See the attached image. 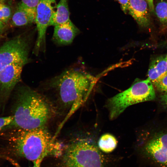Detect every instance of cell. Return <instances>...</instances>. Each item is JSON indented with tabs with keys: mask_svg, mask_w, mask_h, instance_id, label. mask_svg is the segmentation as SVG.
<instances>
[{
	"mask_svg": "<svg viewBox=\"0 0 167 167\" xmlns=\"http://www.w3.org/2000/svg\"><path fill=\"white\" fill-rule=\"evenodd\" d=\"M155 97L152 83L148 78L136 82L128 89L108 100L106 107L109 118L114 119L129 106L152 100Z\"/></svg>",
	"mask_w": 167,
	"mask_h": 167,
	"instance_id": "5b68a950",
	"label": "cell"
},
{
	"mask_svg": "<svg viewBox=\"0 0 167 167\" xmlns=\"http://www.w3.org/2000/svg\"><path fill=\"white\" fill-rule=\"evenodd\" d=\"M8 159L16 167H21L17 163L11 158H8ZM42 160H43L42 159H39L34 161L33 162L34 165L32 167H40L41 163Z\"/></svg>",
	"mask_w": 167,
	"mask_h": 167,
	"instance_id": "7402d4cb",
	"label": "cell"
},
{
	"mask_svg": "<svg viewBox=\"0 0 167 167\" xmlns=\"http://www.w3.org/2000/svg\"><path fill=\"white\" fill-rule=\"evenodd\" d=\"M40 1V0H21V2L29 7L36 8Z\"/></svg>",
	"mask_w": 167,
	"mask_h": 167,
	"instance_id": "ffe728a7",
	"label": "cell"
},
{
	"mask_svg": "<svg viewBox=\"0 0 167 167\" xmlns=\"http://www.w3.org/2000/svg\"><path fill=\"white\" fill-rule=\"evenodd\" d=\"M0 2L4 3V0H0Z\"/></svg>",
	"mask_w": 167,
	"mask_h": 167,
	"instance_id": "484cf974",
	"label": "cell"
},
{
	"mask_svg": "<svg viewBox=\"0 0 167 167\" xmlns=\"http://www.w3.org/2000/svg\"><path fill=\"white\" fill-rule=\"evenodd\" d=\"M56 4V0H40L36 7L35 23L37 37L35 47L36 53H38L45 45L46 31Z\"/></svg>",
	"mask_w": 167,
	"mask_h": 167,
	"instance_id": "9c48e42d",
	"label": "cell"
},
{
	"mask_svg": "<svg viewBox=\"0 0 167 167\" xmlns=\"http://www.w3.org/2000/svg\"><path fill=\"white\" fill-rule=\"evenodd\" d=\"M12 15L10 8L4 3L0 2V21L6 24Z\"/></svg>",
	"mask_w": 167,
	"mask_h": 167,
	"instance_id": "e0dca14e",
	"label": "cell"
},
{
	"mask_svg": "<svg viewBox=\"0 0 167 167\" xmlns=\"http://www.w3.org/2000/svg\"><path fill=\"white\" fill-rule=\"evenodd\" d=\"M121 5L122 9L125 13L128 11L129 0H117Z\"/></svg>",
	"mask_w": 167,
	"mask_h": 167,
	"instance_id": "44dd1931",
	"label": "cell"
},
{
	"mask_svg": "<svg viewBox=\"0 0 167 167\" xmlns=\"http://www.w3.org/2000/svg\"><path fill=\"white\" fill-rule=\"evenodd\" d=\"M13 154L33 161L48 156L62 155L64 146L45 127L14 129L10 138Z\"/></svg>",
	"mask_w": 167,
	"mask_h": 167,
	"instance_id": "3957f363",
	"label": "cell"
},
{
	"mask_svg": "<svg viewBox=\"0 0 167 167\" xmlns=\"http://www.w3.org/2000/svg\"><path fill=\"white\" fill-rule=\"evenodd\" d=\"M154 84L159 91L167 93V75Z\"/></svg>",
	"mask_w": 167,
	"mask_h": 167,
	"instance_id": "ac0fdd59",
	"label": "cell"
},
{
	"mask_svg": "<svg viewBox=\"0 0 167 167\" xmlns=\"http://www.w3.org/2000/svg\"><path fill=\"white\" fill-rule=\"evenodd\" d=\"M63 167H104L103 155L94 143L85 138H78L64 146Z\"/></svg>",
	"mask_w": 167,
	"mask_h": 167,
	"instance_id": "277c9868",
	"label": "cell"
},
{
	"mask_svg": "<svg viewBox=\"0 0 167 167\" xmlns=\"http://www.w3.org/2000/svg\"><path fill=\"white\" fill-rule=\"evenodd\" d=\"M2 37V35H0V39Z\"/></svg>",
	"mask_w": 167,
	"mask_h": 167,
	"instance_id": "4316f807",
	"label": "cell"
},
{
	"mask_svg": "<svg viewBox=\"0 0 167 167\" xmlns=\"http://www.w3.org/2000/svg\"><path fill=\"white\" fill-rule=\"evenodd\" d=\"M167 75V54L158 57L151 63L148 78L154 84Z\"/></svg>",
	"mask_w": 167,
	"mask_h": 167,
	"instance_id": "4fadbf2b",
	"label": "cell"
},
{
	"mask_svg": "<svg viewBox=\"0 0 167 167\" xmlns=\"http://www.w3.org/2000/svg\"><path fill=\"white\" fill-rule=\"evenodd\" d=\"M28 38L20 35L5 42L0 46V71L4 66L16 63L26 64L29 61Z\"/></svg>",
	"mask_w": 167,
	"mask_h": 167,
	"instance_id": "8992f818",
	"label": "cell"
},
{
	"mask_svg": "<svg viewBox=\"0 0 167 167\" xmlns=\"http://www.w3.org/2000/svg\"><path fill=\"white\" fill-rule=\"evenodd\" d=\"M6 24L0 21V35H2L5 27Z\"/></svg>",
	"mask_w": 167,
	"mask_h": 167,
	"instance_id": "d4e9b609",
	"label": "cell"
},
{
	"mask_svg": "<svg viewBox=\"0 0 167 167\" xmlns=\"http://www.w3.org/2000/svg\"><path fill=\"white\" fill-rule=\"evenodd\" d=\"M144 159L153 167H167V133L159 134L150 139L142 150Z\"/></svg>",
	"mask_w": 167,
	"mask_h": 167,
	"instance_id": "52a82bcc",
	"label": "cell"
},
{
	"mask_svg": "<svg viewBox=\"0 0 167 167\" xmlns=\"http://www.w3.org/2000/svg\"><path fill=\"white\" fill-rule=\"evenodd\" d=\"M70 20L68 0H60L54 10L49 26H54Z\"/></svg>",
	"mask_w": 167,
	"mask_h": 167,
	"instance_id": "5bb4252c",
	"label": "cell"
},
{
	"mask_svg": "<svg viewBox=\"0 0 167 167\" xmlns=\"http://www.w3.org/2000/svg\"><path fill=\"white\" fill-rule=\"evenodd\" d=\"M25 63L7 65L0 71V108L4 109L11 93L21 79Z\"/></svg>",
	"mask_w": 167,
	"mask_h": 167,
	"instance_id": "ba28073f",
	"label": "cell"
},
{
	"mask_svg": "<svg viewBox=\"0 0 167 167\" xmlns=\"http://www.w3.org/2000/svg\"><path fill=\"white\" fill-rule=\"evenodd\" d=\"M118 141L113 135L109 133L103 135L98 140V148L106 153L112 152L117 146Z\"/></svg>",
	"mask_w": 167,
	"mask_h": 167,
	"instance_id": "9a60e30c",
	"label": "cell"
},
{
	"mask_svg": "<svg viewBox=\"0 0 167 167\" xmlns=\"http://www.w3.org/2000/svg\"><path fill=\"white\" fill-rule=\"evenodd\" d=\"M11 109L13 120L4 129H28L45 127L54 111L53 107L46 97L25 85L16 88Z\"/></svg>",
	"mask_w": 167,
	"mask_h": 167,
	"instance_id": "6da1fadb",
	"label": "cell"
},
{
	"mask_svg": "<svg viewBox=\"0 0 167 167\" xmlns=\"http://www.w3.org/2000/svg\"><path fill=\"white\" fill-rule=\"evenodd\" d=\"M146 0H129L128 11L141 27H147L150 23L149 9Z\"/></svg>",
	"mask_w": 167,
	"mask_h": 167,
	"instance_id": "30bf717a",
	"label": "cell"
},
{
	"mask_svg": "<svg viewBox=\"0 0 167 167\" xmlns=\"http://www.w3.org/2000/svg\"><path fill=\"white\" fill-rule=\"evenodd\" d=\"M13 119L11 115L0 117V131L10 124Z\"/></svg>",
	"mask_w": 167,
	"mask_h": 167,
	"instance_id": "d6986e66",
	"label": "cell"
},
{
	"mask_svg": "<svg viewBox=\"0 0 167 167\" xmlns=\"http://www.w3.org/2000/svg\"><path fill=\"white\" fill-rule=\"evenodd\" d=\"M96 80L92 75L75 68L66 70L51 80L50 86L56 92L60 106L68 111L61 126L86 101Z\"/></svg>",
	"mask_w": 167,
	"mask_h": 167,
	"instance_id": "7a4b0ae2",
	"label": "cell"
},
{
	"mask_svg": "<svg viewBox=\"0 0 167 167\" xmlns=\"http://www.w3.org/2000/svg\"><path fill=\"white\" fill-rule=\"evenodd\" d=\"M36 16V8L29 7L20 2L12 15L11 24L15 27L27 26L35 22Z\"/></svg>",
	"mask_w": 167,
	"mask_h": 167,
	"instance_id": "7c38bea8",
	"label": "cell"
},
{
	"mask_svg": "<svg viewBox=\"0 0 167 167\" xmlns=\"http://www.w3.org/2000/svg\"><path fill=\"white\" fill-rule=\"evenodd\" d=\"M155 11L160 22L163 24L167 25V1H162L157 3Z\"/></svg>",
	"mask_w": 167,
	"mask_h": 167,
	"instance_id": "2e32d148",
	"label": "cell"
},
{
	"mask_svg": "<svg viewBox=\"0 0 167 167\" xmlns=\"http://www.w3.org/2000/svg\"><path fill=\"white\" fill-rule=\"evenodd\" d=\"M148 5L149 10L152 12H154V7L153 0H146Z\"/></svg>",
	"mask_w": 167,
	"mask_h": 167,
	"instance_id": "603a6c76",
	"label": "cell"
},
{
	"mask_svg": "<svg viewBox=\"0 0 167 167\" xmlns=\"http://www.w3.org/2000/svg\"><path fill=\"white\" fill-rule=\"evenodd\" d=\"M79 32L78 28L70 20L54 26L53 39L58 45H68L72 42Z\"/></svg>",
	"mask_w": 167,
	"mask_h": 167,
	"instance_id": "8fae6325",
	"label": "cell"
},
{
	"mask_svg": "<svg viewBox=\"0 0 167 167\" xmlns=\"http://www.w3.org/2000/svg\"><path fill=\"white\" fill-rule=\"evenodd\" d=\"M161 101L162 104L167 107V93L161 96Z\"/></svg>",
	"mask_w": 167,
	"mask_h": 167,
	"instance_id": "cb8c5ba5",
	"label": "cell"
}]
</instances>
